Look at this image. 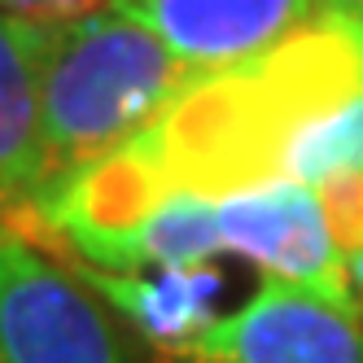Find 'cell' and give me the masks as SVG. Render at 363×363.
Listing matches in <instances>:
<instances>
[{
  "mask_svg": "<svg viewBox=\"0 0 363 363\" xmlns=\"http://www.w3.org/2000/svg\"><path fill=\"white\" fill-rule=\"evenodd\" d=\"M215 223L219 245L258 263L272 280L359 306L346 280V258L333 241L320 193L311 184L276 179L267 189L232 193L215 201Z\"/></svg>",
  "mask_w": 363,
  "mask_h": 363,
  "instance_id": "obj_5",
  "label": "cell"
},
{
  "mask_svg": "<svg viewBox=\"0 0 363 363\" xmlns=\"http://www.w3.org/2000/svg\"><path fill=\"white\" fill-rule=\"evenodd\" d=\"M363 92V22L320 13L250 62L206 70L132 145L162 197L223 201L284 179L315 118Z\"/></svg>",
  "mask_w": 363,
  "mask_h": 363,
  "instance_id": "obj_1",
  "label": "cell"
},
{
  "mask_svg": "<svg viewBox=\"0 0 363 363\" xmlns=\"http://www.w3.org/2000/svg\"><path fill=\"white\" fill-rule=\"evenodd\" d=\"M44 35V27L0 9V211L9 219H31L53 184L40 140Z\"/></svg>",
  "mask_w": 363,
  "mask_h": 363,
  "instance_id": "obj_7",
  "label": "cell"
},
{
  "mask_svg": "<svg viewBox=\"0 0 363 363\" xmlns=\"http://www.w3.org/2000/svg\"><path fill=\"white\" fill-rule=\"evenodd\" d=\"M193 79L197 70L189 62L118 9L48 31L40 62V140L53 184L149 132Z\"/></svg>",
  "mask_w": 363,
  "mask_h": 363,
  "instance_id": "obj_2",
  "label": "cell"
},
{
  "mask_svg": "<svg viewBox=\"0 0 363 363\" xmlns=\"http://www.w3.org/2000/svg\"><path fill=\"white\" fill-rule=\"evenodd\" d=\"M79 280H88L92 294H101L118 315H127V324L162 354H175L206 324H215L223 298V272L211 263L162 267L158 276L79 267Z\"/></svg>",
  "mask_w": 363,
  "mask_h": 363,
  "instance_id": "obj_8",
  "label": "cell"
},
{
  "mask_svg": "<svg viewBox=\"0 0 363 363\" xmlns=\"http://www.w3.org/2000/svg\"><path fill=\"white\" fill-rule=\"evenodd\" d=\"M320 13H333V18H350V22H363V0H320Z\"/></svg>",
  "mask_w": 363,
  "mask_h": 363,
  "instance_id": "obj_13",
  "label": "cell"
},
{
  "mask_svg": "<svg viewBox=\"0 0 363 363\" xmlns=\"http://www.w3.org/2000/svg\"><path fill=\"white\" fill-rule=\"evenodd\" d=\"M315 193H320L328 232H333L337 250H342V258L363 254V171L333 175L324 184H315Z\"/></svg>",
  "mask_w": 363,
  "mask_h": 363,
  "instance_id": "obj_11",
  "label": "cell"
},
{
  "mask_svg": "<svg viewBox=\"0 0 363 363\" xmlns=\"http://www.w3.org/2000/svg\"><path fill=\"white\" fill-rule=\"evenodd\" d=\"M346 280H350V289H354V298L363 306V254H350L346 258Z\"/></svg>",
  "mask_w": 363,
  "mask_h": 363,
  "instance_id": "obj_14",
  "label": "cell"
},
{
  "mask_svg": "<svg viewBox=\"0 0 363 363\" xmlns=\"http://www.w3.org/2000/svg\"><path fill=\"white\" fill-rule=\"evenodd\" d=\"M219 223L215 201L206 197H171L158 206L127 245L123 272L136 267H184V263H211L219 254Z\"/></svg>",
  "mask_w": 363,
  "mask_h": 363,
  "instance_id": "obj_9",
  "label": "cell"
},
{
  "mask_svg": "<svg viewBox=\"0 0 363 363\" xmlns=\"http://www.w3.org/2000/svg\"><path fill=\"white\" fill-rule=\"evenodd\" d=\"M0 9L31 22V27H44V31H57V27H74L84 18H96L114 9V0H0Z\"/></svg>",
  "mask_w": 363,
  "mask_h": 363,
  "instance_id": "obj_12",
  "label": "cell"
},
{
  "mask_svg": "<svg viewBox=\"0 0 363 363\" xmlns=\"http://www.w3.org/2000/svg\"><path fill=\"white\" fill-rule=\"evenodd\" d=\"M0 363H132L101 311L66 272L18 237H0Z\"/></svg>",
  "mask_w": 363,
  "mask_h": 363,
  "instance_id": "obj_4",
  "label": "cell"
},
{
  "mask_svg": "<svg viewBox=\"0 0 363 363\" xmlns=\"http://www.w3.org/2000/svg\"><path fill=\"white\" fill-rule=\"evenodd\" d=\"M197 74L267 53L320 18V0H114Z\"/></svg>",
  "mask_w": 363,
  "mask_h": 363,
  "instance_id": "obj_6",
  "label": "cell"
},
{
  "mask_svg": "<svg viewBox=\"0 0 363 363\" xmlns=\"http://www.w3.org/2000/svg\"><path fill=\"white\" fill-rule=\"evenodd\" d=\"M175 363H363V306L267 280L245 306L206 324Z\"/></svg>",
  "mask_w": 363,
  "mask_h": 363,
  "instance_id": "obj_3",
  "label": "cell"
},
{
  "mask_svg": "<svg viewBox=\"0 0 363 363\" xmlns=\"http://www.w3.org/2000/svg\"><path fill=\"white\" fill-rule=\"evenodd\" d=\"M354 171H363V92L315 118L284 153V179L294 184L315 189L333 175Z\"/></svg>",
  "mask_w": 363,
  "mask_h": 363,
  "instance_id": "obj_10",
  "label": "cell"
}]
</instances>
